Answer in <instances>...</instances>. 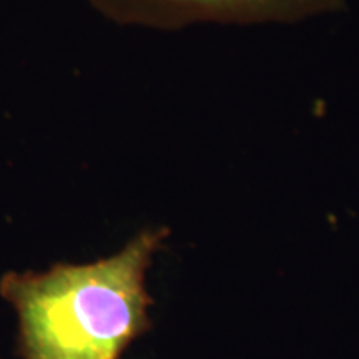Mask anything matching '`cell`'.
Listing matches in <instances>:
<instances>
[{"mask_svg": "<svg viewBox=\"0 0 359 359\" xmlns=\"http://www.w3.org/2000/svg\"><path fill=\"white\" fill-rule=\"evenodd\" d=\"M165 236L147 230L114 257L2 276L0 294L19 314L24 359H122L148 327L145 276Z\"/></svg>", "mask_w": 359, "mask_h": 359, "instance_id": "6da1fadb", "label": "cell"}, {"mask_svg": "<svg viewBox=\"0 0 359 359\" xmlns=\"http://www.w3.org/2000/svg\"><path fill=\"white\" fill-rule=\"evenodd\" d=\"M118 24L180 29L196 22H294L343 7L344 0H90Z\"/></svg>", "mask_w": 359, "mask_h": 359, "instance_id": "7a4b0ae2", "label": "cell"}]
</instances>
